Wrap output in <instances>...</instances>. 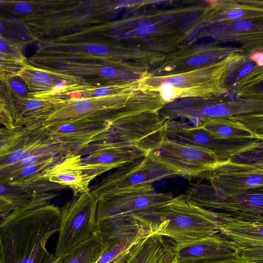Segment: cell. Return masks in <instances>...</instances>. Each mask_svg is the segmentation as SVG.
Masks as SVG:
<instances>
[{"instance_id":"obj_1","label":"cell","mask_w":263,"mask_h":263,"mask_svg":"<svg viewBox=\"0 0 263 263\" xmlns=\"http://www.w3.org/2000/svg\"><path fill=\"white\" fill-rule=\"evenodd\" d=\"M71 154L43 123L2 127L0 183L20 185L47 180V171Z\"/></svg>"},{"instance_id":"obj_2","label":"cell","mask_w":263,"mask_h":263,"mask_svg":"<svg viewBox=\"0 0 263 263\" xmlns=\"http://www.w3.org/2000/svg\"><path fill=\"white\" fill-rule=\"evenodd\" d=\"M61 209L48 203L14 210L0 219L1 263H53L46 245L58 232Z\"/></svg>"},{"instance_id":"obj_3","label":"cell","mask_w":263,"mask_h":263,"mask_svg":"<svg viewBox=\"0 0 263 263\" xmlns=\"http://www.w3.org/2000/svg\"><path fill=\"white\" fill-rule=\"evenodd\" d=\"M165 103L156 92L136 90L104 97L61 99L43 122L45 126L77 120L110 123L124 117L160 111Z\"/></svg>"},{"instance_id":"obj_4","label":"cell","mask_w":263,"mask_h":263,"mask_svg":"<svg viewBox=\"0 0 263 263\" xmlns=\"http://www.w3.org/2000/svg\"><path fill=\"white\" fill-rule=\"evenodd\" d=\"M33 62H98L123 68H145L162 58L154 52L112 43L96 42H58L51 38L37 41Z\"/></svg>"},{"instance_id":"obj_5","label":"cell","mask_w":263,"mask_h":263,"mask_svg":"<svg viewBox=\"0 0 263 263\" xmlns=\"http://www.w3.org/2000/svg\"><path fill=\"white\" fill-rule=\"evenodd\" d=\"M241 55L237 51L219 62L181 73L158 75L148 71L138 80V89L158 93L166 104L178 99L222 95L227 91L223 84L228 71Z\"/></svg>"},{"instance_id":"obj_6","label":"cell","mask_w":263,"mask_h":263,"mask_svg":"<svg viewBox=\"0 0 263 263\" xmlns=\"http://www.w3.org/2000/svg\"><path fill=\"white\" fill-rule=\"evenodd\" d=\"M173 198L171 194L156 192L153 184L100 198L97 205V224L107 219L125 217L154 234L162 235L169 204Z\"/></svg>"},{"instance_id":"obj_7","label":"cell","mask_w":263,"mask_h":263,"mask_svg":"<svg viewBox=\"0 0 263 263\" xmlns=\"http://www.w3.org/2000/svg\"><path fill=\"white\" fill-rule=\"evenodd\" d=\"M162 236L176 244L186 243L219 233L214 212L191 202L185 195L174 197L169 204Z\"/></svg>"},{"instance_id":"obj_8","label":"cell","mask_w":263,"mask_h":263,"mask_svg":"<svg viewBox=\"0 0 263 263\" xmlns=\"http://www.w3.org/2000/svg\"><path fill=\"white\" fill-rule=\"evenodd\" d=\"M98 202L89 191L73 197L62 207L55 259L96 234Z\"/></svg>"},{"instance_id":"obj_9","label":"cell","mask_w":263,"mask_h":263,"mask_svg":"<svg viewBox=\"0 0 263 263\" xmlns=\"http://www.w3.org/2000/svg\"><path fill=\"white\" fill-rule=\"evenodd\" d=\"M191 98L166 104L161 110L168 120L185 118L195 123L205 118L232 117L245 114L262 113V99L246 97L230 101L217 99Z\"/></svg>"},{"instance_id":"obj_10","label":"cell","mask_w":263,"mask_h":263,"mask_svg":"<svg viewBox=\"0 0 263 263\" xmlns=\"http://www.w3.org/2000/svg\"><path fill=\"white\" fill-rule=\"evenodd\" d=\"M152 152L143 158L116 169L96 185L91 193L98 199L138 186L152 184L160 179L177 175Z\"/></svg>"},{"instance_id":"obj_11","label":"cell","mask_w":263,"mask_h":263,"mask_svg":"<svg viewBox=\"0 0 263 263\" xmlns=\"http://www.w3.org/2000/svg\"><path fill=\"white\" fill-rule=\"evenodd\" d=\"M166 137L176 142L200 147L215 155L221 162L262 147L255 139H234L217 136L196 126L167 119Z\"/></svg>"},{"instance_id":"obj_12","label":"cell","mask_w":263,"mask_h":263,"mask_svg":"<svg viewBox=\"0 0 263 263\" xmlns=\"http://www.w3.org/2000/svg\"><path fill=\"white\" fill-rule=\"evenodd\" d=\"M184 195L193 203L213 212L263 222L262 187L247 193L223 195L210 186L196 184Z\"/></svg>"},{"instance_id":"obj_13","label":"cell","mask_w":263,"mask_h":263,"mask_svg":"<svg viewBox=\"0 0 263 263\" xmlns=\"http://www.w3.org/2000/svg\"><path fill=\"white\" fill-rule=\"evenodd\" d=\"M150 152L123 142L102 141L90 143L74 153L80 155L82 168L95 178L144 158Z\"/></svg>"},{"instance_id":"obj_14","label":"cell","mask_w":263,"mask_h":263,"mask_svg":"<svg viewBox=\"0 0 263 263\" xmlns=\"http://www.w3.org/2000/svg\"><path fill=\"white\" fill-rule=\"evenodd\" d=\"M152 151L178 175L185 176H203L224 162L208 151L176 142L167 137Z\"/></svg>"},{"instance_id":"obj_15","label":"cell","mask_w":263,"mask_h":263,"mask_svg":"<svg viewBox=\"0 0 263 263\" xmlns=\"http://www.w3.org/2000/svg\"><path fill=\"white\" fill-rule=\"evenodd\" d=\"M204 177L216 193L223 195L241 194L262 187V161L222 162Z\"/></svg>"},{"instance_id":"obj_16","label":"cell","mask_w":263,"mask_h":263,"mask_svg":"<svg viewBox=\"0 0 263 263\" xmlns=\"http://www.w3.org/2000/svg\"><path fill=\"white\" fill-rule=\"evenodd\" d=\"M33 66L81 77L85 80L91 78L90 82L93 85H95L93 82H96V85L133 82L148 72L144 68H123L101 62L88 61L49 62Z\"/></svg>"},{"instance_id":"obj_17","label":"cell","mask_w":263,"mask_h":263,"mask_svg":"<svg viewBox=\"0 0 263 263\" xmlns=\"http://www.w3.org/2000/svg\"><path fill=\"white\" fill-rule=\"evenodd\" d=\"M17 75L27 84L31 96L37 99H63L70 93L92 85L81 77L36 67L28 63Z\"/></svg>"},{"instance_id":"obj_18","label":"cell","mask_w":263,"mask_h":263,"mask_svg":"<svg viewBox=\"0 0 263 263\" xmlns=\"http://www.w3.org/2000/svg\"><path fill=\"white\" fill-rule=\"evenodd\" d=\"M213 212L219 233L237 245L241 257L249 263H263V222Z\"/></svg>"},{"instance_id":"obj_19","label":"cell","mask_w":263,"mask_h":263,"mask_svg":"<svg viewBox=\"0 0 263 263\" xmlns=\"http://www.w3.org/2000/svg\"><path fill=\"white\" fill-rule=\"evenodd\" d=\"M237 256L241 257L237 245L218 233L201 239L176 244L173 263H205Z\"/></svg>"},{"instance_id":"obj_20","label":"cell","mask_w":263,"mask_h":263,"mask_svg":"<svg viewBox=\"0 0 263 263\" xmlns=\"http://www.w3.org/2000/svg\"><path fill=\"white\" fill-rule=\"evenodd\" d=\"M237 51L211 45L184 48L164 57L157 71L169 74L193 70L219 62Z\"/></svg>"},{"instance_id":"obj_21","label":"cell","mask_w":263,"mask_h":263,"mask_svg":"<svg viewBox=\"0 0 263 263\" xmlns=\"http://www.w3.org/2000/svg\"><path fill=\"white\" fill-rule=\"evenodd\" d=\"M110 124L106 122L77 120L44 127L68 151L75 153L88 144L101 141Z\"/></svg>"},{"instance_id":"obj_22","label":"cell","mask_w":263,"mask_h":263,"mask_svg":"<svg viewBox=\"0 0 263 263\" xmlns=\"http://www.w3.org/2000/svg\"><path fill=\"white\" fill-rule=\"evenodd\" d=\"M66 189L48 180L20 185L0 183V199L10 203L13 211L27 210L50 203Z\"/></svg>"},{"instance_id":"obj_23","label":"cell","mask_w":263,"mask_h":263,"mask_svg":"<svg viewBox=\"0 0 263 263\" xmlns=\"http://www.w3.org/2000/svg\"><path fill=\"white\" fill-rule=\"evenodd\" d=\"M80 158L79 154H70L47 171L46 180L70 189L73 197L90 191L89 185L95 177L82 168Z\"/></svg>"},{"instance_id":"obj_24","label":"cell","mask_w":263,"mask_h":263,"mask_svg":"<svg viewBox=\"0 0 263 263\" xmlns=\"http://www.w3.org/2000/svg\"><path fill=\"white\" fill-rule=\"evenodd\" d=\"M160 235L148 236L129 250L126 263H173L175 244Z\"/></svg>"},{"instance_id":"obj_25","label":"cell","mask_w":263,"mask_h":263,"mask_svg":"<svg viewBox=\"0 0 263 263\" xmlns=\"http://www.w3.org/2000/svg\"><path fill=\"white\" fill-rule=\"evenodd\" d=\"M60 100L59 98L42 99L30 97L14 106L9 112L14 125L27 127L41 124Z\"/></svg>"},{"instance_id":"obj_26","label":"cell","mask_w":263,"mask_h":263,"mask_svg":"<svg viewBox=\"0 0 263 263\" xmlns=\"http://www.w3.org/2000/svg\"><path fill=\"white\" fill-rule=\"evenodd\" d=\"M210 9L204 13L203 20L211 23L237 21L241 19L262 18V8L234 1L209 2Z\"/></svg>"},{"instance_id":"obj_27","label":"cell","mask_w":263,"mask_h":263,"mask_svg":"<svg viewBox=\"0 0 263 263\" xmlns=\"http://www.w3.org/2000/svg\"><path fill=\"white\" fill-rule=\"evenodd\" d=\"M210 133L227 139H260L238 119V116L224 118H205L195 124Z\"/></svg>"},{"instance_id":"obj_28","label":"cell","mask_w":263,"mask_h":263,"mask_svg":"<svg viewBox=\"0 0 263 263\" xmlns=\"http://www.w3.org/2000/svg\"><path fill=\"white\" fill-rule=\"evenodd\" d=\"M106 247L107 245L96 234L55 259L53 263H95Z\"/></svg>"},{"instance_id":"obj_29","label":"cell","mask_w":263,"mask_h":263,"mask_svg":"<svg viewBox=\"0 0 263 263\" xmlns=\"http://www.w3.org/2000/svg\"><path fill=\"white\" fill-rule=\"evenodd\" d=\"M0 37L24 48L38 40L28 27L20 20L1 16Z\"/></svg>"},{"instance_id":"obj_30","label":"cell","mask_w":263,"mask_h":263,"mask_svg":"<svg viewBox=\"0 0 263 263\" xmlns=\"http://www.w3.org/2000/svg\"><path fill=\"white\" fill-rule=\"evenodd\" d=\"M48 1H1L0 16L21 20L42 11Z\"/></svg>"},{"instance_id":"obj_31","label":"cell","mask_w":263,"mask_h":263,"mask_svg":"<svg viewBox=\"0 0 263 263\" xmlns=\"http://www.w3.org/2000/svg\"><path fill=\"white\" fill-rule=\"evenodd\" d=\"M138 80L133 82L107 85H90L66 95L65 98H85L104 97L139 90Z\"/></svg>"},{"instance_id":"obj_32","label":"cell","mask_w":263,"mask_h":263,"mask_svg":"<svg viewBox=\"0 0 263 263\" xmlns=\"http://www.w3.org/2000/svg\"><path fill=\"white\" fill-rule=\"evenodd\" d=\"M30 97H33L27 84L17 74L7 80L5 83L4 105L9 112L14 106Z\"/></svg>"},{"instance_id":"obj_33","label":"cell","mask_w":263,"mask_h":263,"mask_svg":"<svg viewBox=\"0 0 263 263\" xmlns=\"http://www.w3.org/2000/svg\"><path fill=\"white\" fill-rule=\"evenodd\" d=\"M27 63L0 53V103L4 105L5 83L17 74Z\"/></svg>"},{"instance_id":"obj_34","label":"cell","mask_w":263,"mask_h":263,"mask_svg":"<svg viewBox=\"0 0 263 263\" xmlns=\"http://www.w3.org/2000/svg\"><path fill=\"white\" fill-rule=\"evenodd\" d=\"M132 239L108 240L104 241L107 247L95 263H109L124 252L130 249L138 242L146 237Z\"/></svg>"},{"instance_id":"obj_35","label":"cell","mask_w":263,"mask_h":263,"mask_svg":"<svg viewBox=\"0 0 263 263\" xmlns=\"http://www.w3.org/2000/svg\"><path fill=\"white\" fill-rule=\"evenodd\" d=\"M24 48L0 37V53L27 63V59L23 53Z\"/></svg>"},{"instance_id":"obj_36","label":"cell","mask_w":263,"mask_h":263,"mask_svg":"<svg viewBox=\"0 0 263 263\" xmlns=\"http://www.w3.org/2000/svg\"><path fill=\"white\" fill-rule=\"evenodd\" d=\"M14 125L13 120L10 112L5 106L0 103V128L11 127Z\"/></svg>"},{"instance_id":"obj_37","label":"cell","mask_w":263,"mask_h":263,"mask_svg":"<svg viewBox=\"0 0 263 263\" xmlns=\"http://www.w3.org/2000/svg\"><path fill=\"white\" fill-rule=\"evenodd\" d=\"M13 210V206L10 203L0 199V218L7 215Z\"/></svg>"},{"instance_id":"obj_38","label":"cell","mask_w":263,"mask_h":263,"mask_svg":"<svg viewBox=\"0 0 263 263\" xmlns=\"http://www.w3.org/2000/svg\"><path fill=\"white\" fill-rule=\"evenodd\" d=\"M250 58L257 66L262 67L263 65V53L261 50L255 51L253 53H251Z\"/></svg>"},{"instance_id":"obj_39","label":"cell","mask_w":263,"mask_h":263,"mask_svg":"<svg viewBox=\"0 0 263 263\" xmlns=\"http://www.w3.org/2000/svg\"><path fill=\"white\" fill-rule=\"evenodd\" d=\"M205 263H249L248 261L243 259L240 256H237L235 257L221 260L215 261H212Z\"/></svg>"},{"instance_id":"obj_40","label":"cell","mask_w":263,"mask_h":263,"mask_svg":"<svg viewBox=\"0 0 263 263\" xmlns=\"http://www.w3.org/2000/svg\"><path fill=\"white\" fill-rule=\"evenodd\" d=\"M130 250V249L120 254L109 263H126V259Z\"/></svg>"},{"instance_id":"obj_41","label":"cell","mask_w":263,"mask_h":263,"mask_svg":"<svg viewBox=\"0 0 263 263\" xmlns=\"http://www.w3.org/2000/svg\"><path fill=\"white\" fill-rule=\"evenodd\" d=\"M1 127L0 128V142H1Z\"/></svg>"},{"instance_id":"obj_42","label":"cell","mask_w":263,"mask_h":263,"mask_svg":"<svg viewBox=\"0 0 263 263\" xmlns=\"http://www.w3.org/2000/svg\"><path fill=\"white\" fill-rule=\"evenodd\" d=\"M0 263H1V260H0Z\"/></svg>"}]
</instances>
